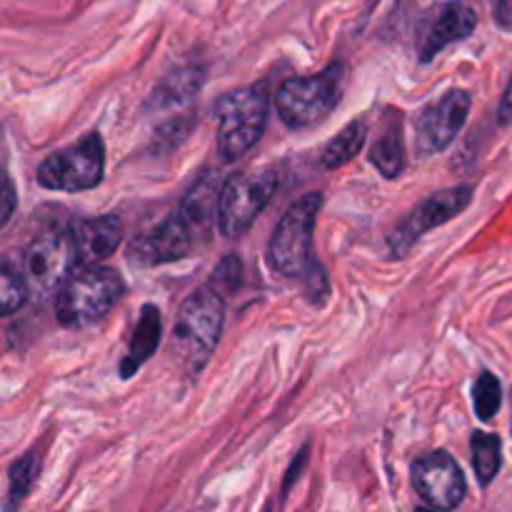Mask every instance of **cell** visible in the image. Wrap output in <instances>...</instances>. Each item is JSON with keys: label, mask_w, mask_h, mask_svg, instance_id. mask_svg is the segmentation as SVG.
<instances>
[{"label": "cell", "mask_w": 512, "mask_h": 512, "mask_svg": "<svg viewBox=\"0 0 512 512\" xmlns=\"http://www.w3.org/2000/svg\"><path fill=\"white\" fill-rule=\"evenodd\" d=\"M225 325V295L203 285L180 305L173 328V355L190 375L200 373L213 358Z\"/></svg>", "instance_id": "1"}, {"label": "cell", "mask_w": 512, "mask_h": 512, "mask_svg": "<svg viewBox=\"0 0 512 512\" xmlns=\"http://www.w3.org/2000/svg\"><path fill=\"white\" fill-rule=\"evenodd\" d=\"M125 295L123 275L108 265L78 268L55 298V318L63 328L78 330L103 320Z\"/></svg>", "instance_id": "2"}, {"label": "cell", "mask_w": 512, "mask_h": 512, "mask_svg": "<svg viewBox=\"0 0 512 512\" xmlns=\"http://www.w3.org/2000/svg\"><path fill=\"white\" fill-rule=\"evenodd\" d=\"M270 98L265 85H248L225 93L215 105L218 118V150L223 160L243 158L258 145L268 125Z\"/></svg>", "instance_id": "3"}, {"label": "cell", "mask_w": 512, "mask_h": 512, "mask_svg": "<svg viewBox=\"0 0 512 512\" xmlns=\"http://www.w3.org/2000/svg\"><path fill=\"white\" fill-rule=\"evenodd\" d=\"M345 68L340 63L305 78H288L278 90V113L288 128H310L328 118L343 98Z\"/></svg>", "instance_id": "4"}, {"label": "cell", "mask_w": 512, "mask_h": 512, "mask_svg": "<svg viewBox=\"0 0 512 512\" xmlns=\"http://www.w3.org/2000/svg\"><path fill=\"white\" fill-rule=\"evenodd\" d=\"M323 208V195L310 193L290 205L280 223L275 225L273 238L268 245L270 265L285 278H303L313 258V233L318 223V213Z\"/></svg>", "instance_id": "5"}, {"label": "cell", "mask_w": 512, "mask_h": 512, "mask_svg": "<svg viewBox=\"0 0 512 512\" xmlns=\"http://www.w3.org/2000/svg\"><path fill=\"white\" fill-rule=\"evenodd\" d=\"M105 175V145L100 133L85 135L78 143L50 153L38 165V185L58 193H83L100 185Z\"/></svg>", "instance_id": "6"}, {"label": "cell", "mask_w": 512, "mask_h": 512, "mask_svg": "<svg viewBox=\"0 0 512 512\" xmlns=\"http://www.w3.org/2000/svg\"><path fill=\"white\" fill-rule=\"evenodd\" d=\"M278 170H243L230 175L220 190L218 228L225 238H240L253 228L255 218L278 190Z\"/></svg>", "instance_id": "7"}, {"label": "cell", "mask_w": 512, "mask_h": 512, "mask_svg": "<svg viewBox=\"0 0 512 512\" xmlns=\"http://www.w3.org/2000/svg\"><path fill=\"white\" fill-rule=\"evenodd\" d=\"M80 255L73 228H53L30 240L23 253V273L30 290L50 295L78 270Z\"/></svg>", "instance_id": "8"}, {"label": "cell", "mask_w": 512, "mask_h": 512, "mask_svg": "<svg viewBox=\"0 0 512 512\" xmlns=\"http://www.w3.org/2000/svg\"><path fill=\"white\" fill-rule=\"evenodd\" d=\"M475 193V185H453V188L438 190V193L430 195L428 200H423L420 205H415L413 213L398 225V228L390 233L388 248L393 258H405V255L413 250V245L423 238L425 233L435 230L438 225L450 223L455 215L463 213L470 205Z\"/></svg>", "instance_id": "9"}, {"label": "cell", "mask_w": 512, "mask_h": 512, "mask_svg": "<svg viewBox=\"0 0 512 512\" xmlns=\"http://www.w3.org/2000/svg\"><path fill=\"white\" fill-rule=\"evenodd\" d=\"M200 240H205L203 235L180 213V208H175L163 223L130 240L125 255L135 268H158V265L188 258L198 248Z\"/></svg>", "instance_id": "10"}, {"label": "cell", "mask_w": 512, "mask_h": 512, "mask_svg": "<svg viewBox=\"0 0 512 512\" xmlns=\"http://www.w3.org/2000/svg\"><path fill=\"white\" fill-rule=\"evenodd\" d=\"M468 90H448L433 103L423 105L415 115V148L420 155H435L448 148L463 130L470 115Z\"/></svg>", "instance_id": "11"}, {"label": "cell", "mask_w": 512, "mask_h": 512, "mask_svg": "<svg viewBox=\"0 0 512 512\" xmlns=\"http://www.w3.org/2000/svg\"><path fill=\"white\" fill-rule=\"evenodd\" d=\"M413 488L418 490V495L430 508H435L438 512H450L460 508V503L465 500V493H468L463 470H460L455 458H450V453H445V450H433V453L415 460Z\"/></svg>", "instance_id": "12"}, {"label": "cell", "mask_w": 512, "mask_h": 512, "mask_svg": "<svg viewBox=\"0 0 512 512\" xmlns=\"http://www.w3.org/2000/svg\"><path fill=\"white\" fill-rule=\"evenodd\" d=\"M478 28V13L468 3H443L425 13L418 25V58L430 63L440 50L470 38Z\"/></svg>", "instance_id": "13"}, {"label": "cell", "mask_w": 512, "mask_h": 512, "mask_svg": "<svg viewBox=\"0 0 512 512\" xmlns=\"http://www.w3.org/2000/svg\"><path fill=\"white\" fill-rule=\"evenodd\" d=\"M73 235L75 245H78L80 265L90 268V265H98L100 260L118 250L120 240H123V223L113 215L88 218L73 225Z\"/></svg>", "instance_id": "14"}, {"label": "cell", "mask_w": 512, "mask_h": 512, "mask_svg": "<svg viewBox=\"0 0 512 512\" xmlns=\"http://www.w3.org/2000/svg\"><path fill=\"white\" fill-rule=\"evenodd\" d=\"M160 333H163V318H160V310L155 305H143L140 310L138 325L133 330V338L128 343V353H125L123 363H120L118 373L120 378L128 380L148 363L155 355L160 345Z\"/></svg>", "instance_id": "15"}, {"label": "cell", "mask_w": 512, "mask_h": 512, "mask_svg": "<svg viewBox=\"0 0 512 512\" xmlns=\"http://www.w3.org/2000/svg\"><path fill=\"white\" fill-rule=\"evenodd\" d=\"M203 68H178L163 80V83L155 88V93L150 95L148 108L168 110V108H180L183 103H190L195 98L200 88H203Z\"/></svg>", "instance_id": "16"}, {"label": "cell", "mask_w": 512, "mask_h": 512, "mask_svg": "<svg viewBox=\"0 0 512 512\" xmlns=\"http://www.w3.org/2000/svg\"><path fill=\"white\" fill-rule=\"evenodd\" d=\"M370 163L380 170L388 180L400 178L405 170V145H403V120L393 118L380 138L370 148Z\"/></svg>", "instance_id": "17"}, {"label": "cell", "mask_w": 512, "mask_h": 512, "mask_svg": "<svg viewBox=\"0 0 512 512\" xmlns=\"http://www.w3.org/2000/svg\"><path fill=\"white\" fill-rule=\"evenodd\" d=\"M365 138H368V125H365L363 120H353V123L345 125V128L325 145L323 153H320V160H323V165L328 170L340 168V165L350 163V160L363 150Z\"/></svg>", "instance_id": "18"}, {"label": "cell", "mask_w": 512, "mask_h": 512, "mask_svg": "<svg viewBox=\"0 0 512 512\" xmlns=\"http://www.w3.org/2000/svg\"><path fill=\"white\" fill-rule=\"evenodd\" d=\"M470 448H473V468L478 475L480 485L488 488L495 480V475L500 473V465H503V445L495 433H475L470 440Z\"/></svg>", "instance_id": "19"}, {"label": "cell", "mask_w": 512, "mask_h": 512, "mask_svg": "<svg viewBox=\"0 0 512 512\" xmlns=\"http://www.w3.org/2000/svg\"><path fill=\"white\" fill-rule=\"evenodd\" d=\"M30 293V285L25 280L23 263H15L13 258L3 260L0 270V313L13 315L20 305H25Z\"/></svg>", "instance_id": "20"}, {"label": "cell", "mask_w": 512, "mask_h": 512, "mask_svg": "<svg viewBox=\"0 0 512 512\" xmlns=\"http://www.w3.org/2000/svg\"><path fill=\"white\" fill-rule=\"evenodd\" d=\"M40 473V458L35 450L25 453L18 458L10 468V488H8V503H5V512H15L20 508L25 498H28L30 488H33L35 478Z\"/></svg>", "instance_id": "21"}, {"label": "cell", "mask_w": 512, "mask_h": 512, "mask_svg": "<svg viewBox=\"0 0 512 512\" xmlns=\"http://www.w3.org/2000/svg\"><path fill=\"white\" fill-rule=\"evenodd\" d=\"M500 403H503V388H500V380L495 378L493 373H483L478 380H475L473 388V405L475 415H478L483 423L495 418V413L500 410Z\"/></svg>", "instance_id": "22"}, {"label": "cell", "mask_w": 512, "mask_h": 512, "mask_svg": "<svg viewBox=\"0 0 512 512\" xmlns=\"http://www.w3.org/2000/svg\"><path fill=\"white\" fill-rule=\"evenodd\" d=\"M240 278H243V265H240V258L238 255H228V258L223 260V263L215 268L213 278H210L208 285H213L218 293H233V290H238L240 285Z\"/></svg>", "instance_id": "23"}, {"label": "cell", "mask_w": 512, "mask_h": 512, "mask_svg": "<svg viewBox=\"0 0 512 512\" xmlns=\"http://www.w3.org/2000/svg\"><path fill=\"white\" fill-rule=\"evenodd\" d=\"M303 293L310 303H323L330 293V283H328V275H325V268L320 263H310V268L305 270L303 278Z\"/></svg>", "instance_id": "24"}, {"label": "cell", "mask_w": 512, "mask_h": 512, "mask_svg": "<svg viewBox=\"0 0 512 512\" xmlns=\"http://www.w3.org/2000/svg\"><path fill=\"white\" fill-rule=\"evenodd\" d=\"M305 463H308V448H303V453H298V458L293 460L290 470L285 473V483H283V495H288V490L293 488V483L298 480V473H303Z\"/></svg>", "instance_id": "25"}, {"label": "cell", "mask_w": 512, "mask_h": 512, "mask_svg": "<svg viewBox=\"0 0 512 512\" xmlns=\"http://www.w3.org/2000/svg\"><path fill=\"white\" fill-rule=\"evenodd\" d=\"M13 208H15V190H13V180L5 175V193H3V210H0V220H3V225L8 223L10 215H13Z\"/></svg>", "instance_id": "26"}, {"label": "cell", "mask_w": 512, "mask_h": 512, "mask_svg": "<svg viewBox=\"0 0 512 512\" xmlns=\"http://www.w3.org/2000/svg\"><path fill=\"white\" fill-rule=\"evenodd\" d=\"M495 20L503 28H512V0H495Z\"/></svg>", "instance_id": "27"}, {"label": "cell", "mask_w": 512, "mask_h": 512, "mask_svg": "<svg viewBox=\"0 0 512 512\" xmlns=\"http://www.w3.org/2000/svg\"><path fill=\"white\" fill-rule=\"evenodd\" d=\"M498 118L503 120V123H510V120H512V78H510L508 88H505V95H503V100H500Z\"/></svg>", "instance_id": "28"}, {"label": "cell", "mask_w": 512, "mask_h": 512, "mask_svg": "<svg viewBox=\"0 0 512 512\" xmlns=\"http://www.w3.org/2000/svg\"><path fill=\"white\" fill-rule=\"evenodd\" d=\"M415 512H435V510H430V508H418Z\"/></svg>", "instance_id": "29"}, {"label": "cell", "mask_w": 512, "mask_h": 512, "mask_svg": "<svg viewBox=\"0 0 512 512\" xmlns=\"http://www.w3.org/2000/svg\"><path fill=\"white\" fill-rule=\"evenodd\" d=\"M265 512H270V508H268V510H265Z\"/></svg>", "instance_id": "30"}]
</instances>
